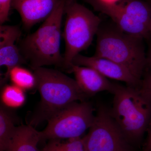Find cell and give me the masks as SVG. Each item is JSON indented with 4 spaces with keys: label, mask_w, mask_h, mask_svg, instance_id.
I'll list each match as a JSON object with an SVG mask.
<instances>
[{
    "label": "cell",
    "mask_w": 151,
    "mask_h": 151,
    "mask_svg": "<svg viewBox=\"0 0 151 151\" xmlns=\"http://www.w3.org/2000/svg\"><path fill=\"white\" fill-rule=\"evenodd\" d=\"M33 71L41 99L29 121L28 124L32 127L47 122L71 103L86 101L89 98L75 79L61 71L45 67Z\"/></svg>",
    "instance_id": "6da1fadb"
},
{
    "label": "cell",
    "mask_w": 151,
    "mask_h": 151,
    "mask_svg": "<svg viewBox=\"0 0 151 151\" xmlns=\"http://www.w3.org/2000/svg\"><path fill=\"white\" fill-rule=\"evenodd\" d=\"M66 0H60L51 14L35 32L19 42L21 54L34 70L47 65L64 68L60 53L61 26Z\"/></svg>",
    "instance_id": "7a4b0ae2"
},
{
    "label": "cell",
    "mask_w": 151,
    "mask_h": 151,
    "mask_svg": "<svg viewBox=\"0 0 151 151\" xmlns=\"http://www.w3.org/2000/svg\"><path fill=\"white\" fill-rule=\"evenodd\" d=\"M94 56L111 60L141 81L147 66L143 39L123 31L116 24L101 26L97 35Z\"/></svg>",
    "instance_id": "3957f363"
},
{
    "label": "cell",
    "mask_w": 151,
    "mask_h": 151,
    "mask_svg": "<svg viewBox=\"0 0 151 151\" xmlns=\"http://www.w3.org/2000/svg\"><path fill=\"white\" fill-rule=\"evenodd\" d=\"M111 114L127 139L137 144L151 122V99L139 88L115 83Z\"/></svg>",
    "instance_id": "277c9868"
},
{
    "label": "cell",
    "mask_w": 151,
    "mask_h": 151,
    "mask_svg": "<svg viewBox=\"0 0 151 151\" xmlns=\"http://www.w3.org/2000/svg\"><path fill=\"white\" fill-rule=\"evenodd\" d=\"M66 19L63 37L65 43L63 69L68 71L72 60L92 44L101 24V19L76 0H66Z\"/></svg>",
    "instance_id": "5b68a950"
},
{
    "label": "cell",
    "mask_w": 151,
    "mask_h": 151,
    "mask_svg": "<svg viewBox=\"0 0 151 151\" xmlns=\"http://www.w3.org/2000/svg\"><path fill=\"white\" fill-rule=\"evenodd\" d=\"M95 116L90 102L71 103L47 121L46 128L40 132L41 140L80 137L92 126Z\"/></svg>",
    "instance_id": "8992f818"
},
{
    "label": "cell",
    "mask_w": 151,
    "mask_h": 151,
    "mask_svg": "<svg viewBox=\"0 0 151 151\" xmlns=\"http://www.w3.org/2000/svg\"><path fill=\"white\" fill-rule=\"evenodd\" d=\"M82 139L85 151H133L110 108L103 104L98 106L94 122Z\"/></svg>",
    "instance_id": "52a82bcc"
},
{
    "label": "cell",
    "mask_w": 151,
    "mask_h": 151,
    "mask_svg": "<svg viewBox=\"0 0 151 151\" xmlns=\"http://www.w3.org/2000/svg\"><path fill=\"white\" fill-rule=\"evenodd\" d=\"M21 34L19 26L3 24L0 26V65L7 68L4 76L1 80L2 86L4 85L9 79V74L12 69L16 66L27 64L16 44Z\"/></svg>",
    "instance_id": "ba28073f"
},
{
    "label": "cell",
    "mask_w": 151,
    "mask_h": 151,
    "mask_svg": "<svg viewBox=\"0 0 151 151\" xmlns=\"http://www.w3.org/2000/svg\"><path fill=\"white\" fill-rule=\"evenodd\" d=\"M71 64L92 68L106 78L124 82L127 86L139 88L140 84L141 81L128 69L108 58L78 54L73 58Z\"/></svg>",
    "instance_id": "9c48e42d"
},
{
    "label": "cell",
    "mask_w": 151,
    "mask_h": 151,
    "mask_svg": "<svg viewBox=\"0 0 151 151\" xmlns=\"http://www.w3.org/2000/svg\"><path fill=\"white\" fill-rule=\"evenodd\" d=\"M85 1L96 10L110 17L113 23L124 32L143 39L150 35L149 27L129 16L119 2L109 3L101 0Z\"/></svg>",
    "instance_id": "30bf717a"
},
{
    "label": "cell",
    "mask_w": 151,
    "mask_h": 151,
    "mask_svg": "<svg viewBox=\"0 0 151 151\" xmlns=\"http://www.w3.org/2000/svg\"><path fill=\"white\" fill-rule=\"evenodd\" d=\"M60 0H12V7L17 11L23 26L29 30L38 23L45 20Z\"/></svg>",
    "instance_id": "8fae6325"
},
{
    "label": "cell",
    "mask_w": 151,
    "mask_h": 151,
    "mask_svg": "<svg viewBox=\"0 0 151 151\" xmlns=\"http://www.w3.org/2000/svg\"><path fill=\"white\" fill-rule=\"evenodd\" d=\"M68 72L73 73L78 86L89 97L104 91L113 94L115 83L92 68L71 64Z\"/></svg>",
    "instance_id": "7c38bea8"
},
{
    "label": "cell",
    "mask_w": 151,
    "mask_h": 151,
    "mask_svg": "<svg viewBox=\"0 0 151 151\" xmlns=\"http://www.w3.org/2000/svg\"><path fill=\"white\" fill-rule=\"evenodd\" d=\"M41 140L40 133L31 125L17 127L10 151H41L37 145Z\"/></svg>",
    "instance_id": "4fadbf2b"
},
{
    "label": "cell",
    "mask_w": 151,
    "mask_h": 151,
    "mask_svg": "<svg viewBox=\"0 0 151 151\" xmlns=\"http://www.w3.org/2000/svg\"><path fill=\"white\" fill-rule=\"evenodd\" d=\"M17 127L9 108L0 107V151H10Z\"/></svg>",
    "instance_id": "5bb4252c"
},
{
    "label": "cell",
    "mask_w": 151,
    "mask_h": 151,
    "mask_svg": "<svg viewBox=\"0 0 151 151\" xmlns=\"http://www.w3.org/2000/svg\"><path fill=\"white\" fill-rule=\"evenodd\" d=\"M124 11L135 20L149 27L151 19V7L142 0H122Z\"/></svg>",
    "instance_id": "9a60e30c"
},
{
    "label": "cell",
    "mask_w": 151,
    "mask_h": 151,
    "mask_svg": "<svg viewBox=\"0 0 151 151\" xmlns=\"http://www.w3.org/2000/svg\"><path fill=\"white\" fill-rule=\"evenodd\" d=\"M25 91L14 84H5L1 91L2 104L8 108L22 107L26 100Z\"/></svg>",
    "instance_id": "2e32d148"
},
{
    "label": "cell",
    "mask_w": 151,
    "mask_h": 151,
    "mask_svg": "<svg viewBox=\"0 0 151 151\" xmlns=\"http://www.w3.org/2000/svg\"><path fill=\"white\" fill-rule=\"evenodd\" d=\"M9 79L12 84L24 91L36 88V79L34 73L22 65L16 66L11 70Z\"/></svg>",
    "instance_id": "e0dca14e"
},
{
    "label": "cell",
    "mask_w": 151,
    "mask_h": 151,
    "mask_svg": "<svg viewBox=\"0 0 151 151\" xmlns=\"http://www.w3.org/2000/svg\"><path fill=\"white\" fill-rule=\"evenodd\" d=\"M41 151H85L82 138L68 139L66 142L60 139L49 140Z\"/></svg>",
    "instance_id": "ac0fdd59"
},
{
    "label": "cell",
    "mask_w": 151,
    "mask_h": 151,
    "mask_svg": "<svg viewBox=\"0 0 151 151\" xmlns=\"http://www.w3.org/2000/svg\"><path fill=\"white\" fill-rule=\"evenodd\" d=\"M12 0H0V24L2 25L9 20L10 11L12 7Z\"/></svg>",
    "instance_id": "d6986e66"
},
{
    "label": "cell",
    "mask_w": 151,
    "mask_h": 151,
    "mask_svg": "<svg viewBox=\"0 0 151 151\" xmlns=\"http://www.w3.org/2000/svg\"><path fill=\"white\" fill-rule=\"evenodd\" d=\"M139 89L143 95L151 99V71L147 73L141 80Z\"/></svg>",
    "instance_id": "ffe728a7"
},
{
    "label": "cell",
    "mask_w": 151,
    "mask_h": 151,
    "mask_svg": "<svg viewBox=\"0 0 151 151\" xmlns=\"http://www.w3.org/2000/svg\"><path fill=\"white\" fill-rule=\"evenodd\" d=\"M148 136L143 151H151V122L147 130Z\"/></svg>",
    "instance_id": "44dd1931"
},
{
    "label": "cell",
    "mask_w": 151,
    "mask_h": 151,
    "mask_svg": "<svg viewBox=\"0 0 151 151\" xmlns=\"http://www.w3.org/2000/svg\"><path fill=\"white\" fill-rule=\"evenodd\" d=\"M147 65L151 68V47L149 51L148 57H147Z\"/></svg>",
    "instance_id": "7402d4cb"
},
{
    "label": "cell",
    "mask_w": 151,
    "mask_h": 151,
    "mask_svg": "<svg viewBox=\"0 0 151 151\" xmlns=\"http://www.w3.org/2000/svg\"><path fill=\"white\" fill-rule=\"evenodd\" d=\"M105 2L109 3H117L119 2L122 0H101Z\"/></svg>",
    "instance_id": "603a6c76"
},
{
    "label": "cell",
    "mask_w": 151,
    "mask_h": 151,
    "mask_svg": "<svg viewBox=\"0 0 151 151\" xmlns=\"http://www.w3.org/2000/svg\"><path fill=\"white\" fill-rule=\"evenodd\" d=\"M149 34L151 35V19L150 22V26H149Z\"/></svg>",
    "instance_id": "cb8c5ba5"
}]
</instances>
